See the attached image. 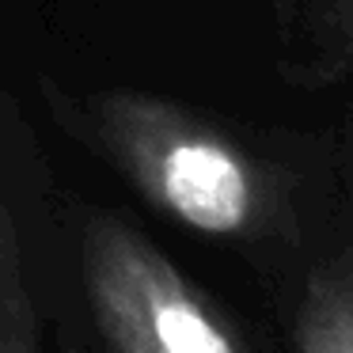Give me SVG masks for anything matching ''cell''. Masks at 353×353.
Returning a JSON list of instances; mask_svg holds the SVG:
<instances>
[{
    "instance_id": "cell-1",
    "label": "cell",
    "mask_w": 353,
    "mask_h": 353,
    "mask_svg": "<svg viewBox=\"0 0 353 353\" xmlns=\"http://www.w3.org/2000/svg\"><path fill=\"white\" fill-rule=\"evenodd\" d=\"M92 133L118 171L194 232L216 239H266L285 221V190L270 163L224 130L145 92H103Z\"/></svg>"
},
{
    "instance_id": "cell-3",
    "label": "cell",
    "mask_w": 353,
    "mask_h": 353,
    "mask_svg": "<svg viewBox=\"0 0 353 353\" xmlns=\"http://www.w3.org/2000/svg\"><path fill=\"white\" fill-rule=\"evenodd\" d=\"M296 353H353L350 262L334 259L312 274L296 315Z\"/></svg>"
},
{
    "instance_id": "cell-2",
    "label": "cell",
    "mask_w": 353,
    "mask_h": 353,
    "mask_svg": "<svg viewBox=\"0 0 353 353\" xmlns=\"http://www.w3.org/2000/svg\"><path fill=\"white\" fill-rule=\"evenodd\" d=\"M84 285L110 353H247L221 307L114 213L84 228Z\"/></svg>"
},
{
    "instance_id": "cell-4",
    "label": "cell",
    "mask_w": 353,
    "mask_h": 353,
    "mask_svg": "<svg viewBox=\"0 0 353 353\" xmlns=\"http://www.w3.org/2000/svg\"><path fill=\"white\" fill-rule=\"evenodd\" d=\"M0 353H42L39 307L27 285L16 224L4 205V186H0Z\"/></svg>"
}]
</instances>
